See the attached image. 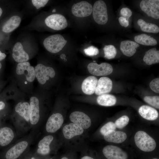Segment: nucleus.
Instances as JSON below:
<instances>
[{
  "mask_svg": "<svg viewBox=\"0 0 159 159\" xmlns=\"http://www.w3.org/2000/svg\"><path fill=\"white\" fill-rule=\"evenodd\" d=\"M134 140L137 147L145 152L153 151L156 147V143L154 140L143 131L137 132L135 135Z\"/></svg>",
  "mask_w": 159,
  "mask_h": 159,
  "instance_id": "nucleus-1",
  "label": "nucleus"
},
{
  "mask_svg": "<svg viewBox=\"0 0 159 159\" xmlns=\"http://www.w3.org/2000/svg\"><path fill=\"white\" fill-rule=\"evenodd\" d=\"M67 41L60 34L50 36L45 38L43 42L45 48L52 53H57L60 51Z\"/></svg>",
  "mask_w": 159,
  "mask_h": 159,
  "instance_id": "nucleus-2",
  "label": "nucleus"
},
{
  "mask_svg": "<svg viewBox=\"0 0 159 159\" xmlns=\"http://www.w3.org/2000/svg\"><path fill=\"white\" fill-rule=\"evenodd\" d=\"M93 16L95 21L101 25L105 24L108 16L107 7L104 1L100 0L96 1L92 8Z\"/></svg>",
  "mask_w": 159,
  "mask_h": 159,
  "instance_id": "nucleus-3",
  "label": "nucleus"
},
{
  "mask_svg": "<svg viewBox=\"0 0 159 159\" xmlns=\"http://www.w3.org/2000/svg\"><path fill=\"white\" fill-rule=\"evenodd\" d=\"M35 77L39 82L44 84L49 78L54 77L55 72L54 69L50 67L46 66L42 64H38L34 68Z\"/></svg>",
  "mask_w": 159,
  "mask_h": 159,
  "instance_id": "nucleus-4",
  "label": "nucleus"
},
{
  "mask_svg": "<svg viewBox=\"0 0 159 159\" xmlns=\"http://www.w3.org/2000/svg\"><path fill=\"white\" fill-rule=\"evenodd\" d=\"M140 6L141 10L148 16L156 19H159V0H143Z\"/></svg>",
  "mask_w": 159,
  "mask_h": 159,
  "instance_id": "nucleus-5",
  "label": "nucleus"
},
{
  "mask_svg": "<svg viewBox=\"0 0 159 159\" xmlns=\"http://www.w3.org/2000/svg\"><path fill=\"white\" fill-rule=\"evenodd\" d=\"M45 22L47 26L56 30L64 29L68 25L65 18L59 14H53L48 16L46 18Z\"/></svg>",
  "mask_w": 159,
  "mask_h": 159,
  "instance_id": "nucleus-6",
  "label": "nucleus"
},
{
  "mask_svg": "<svg viewBox=\"0 0 159 159\" xmlns=\"http://www.w3.org/2000/svg\"><path fill=\"white\" fill-rule=\"evenodd\" d=\"M30 143L29 141L27 139L18 141L8 150L6 154V159H17L27 149Z\"/></svg>",
  "mask_w": 159,
  "mask_h": 159,
  "instance_id": "nucleus-7",
  "label": "nucleus"
},
{
  "mask_svg": "<svg viewBox=\"0 0 159 159\" xmlns=\"http://www.w3.org/2000/svg\"><path fill=\"white\" fill-rule=\"evenodd\" d=\"M87 69L91 74L96 76L107 75L111 74L113 71L112 65L106 62L100 64L96 62L90 63L87 66Z\"/></svg>",
  "mask_w": 159,
  "mask_h": 159,
  "instance_id": "nucleus-8",
  "label": "nucleus"
},
{
  "mask_svg": "<svg viewBox=\"0 0 159 159\" xmlns=\"http://www.w3.org/2000/svg\"><path fill=\"white\" fill-rule=\"evenodd\" d=\"M103 153L107 159H127V154L120 148L114 145H108L102 150Z\"/></svg>",
  "mask_w": 159,
  "mask_h": 159,
  "instance_id": "nucleus-9",
  "label": "nucleus"
},
{
  "mask_svg": "<svg viewBox=\"0 0 159 159\" xmlns=\"http://www.w3.org/2000/svg\"><path fill=\"white\" fill-rule=\"evenodd\" d=\"M92 11V5L86 1H82L74 4L72 8V14L75 16L84 17L90 15Z\"/></svg>",
  "mask_w": 159,
  "mask_h": 159,
  "instance_id": "nucleus-10",
  "label": "nucleus"
},
{
  "mask_svg": "<svg viewBox=\"0 0 159 159\" xmlns=\"http://www.w3.org/2000/svg\"><path fill=\"white\" fill-rule=\"evenodd\" d=\"M16 72L19 75L24 74L26 80L29 82H33L36 78L34 68L28 62L18 63Z\"/></svg>",
  "mask_w": 159,
  "mask_h": 159,
  "instance_id": "nucleus-11",
  "label": "nucleus"
},
{
  "mask_svg": "<svg viewBox=\"0 0 159 159\" xmlns=\"http://www.w3.org/2000/svg\"><path fill=\"white\" fill-rule=\"evenodd\" d=\"M71 122L83 129H87L91 125V121L90 117L84 113L80 111H74L69 116Z\"/></svg>",
  "mask_w": 159,
  "mask_h": 159,
  "instance_id": "nucleus-12",
  "label": "nucleus"
},
{
  "mask_svg": "<svg viewBox=\"0 0 159 159\" xmlns=\"http://www.w3.org/2000/svg\"><path fill=\"white\" fill-rule=\"evenodd\" d=\"M64 122L62 115L60 113H54L48 118L46 125V131L49 133L55 132L62 126Z\"/></svg>",
  "mask_w": 159,
  "mask_h": 159,
  "instance_id": "nucleus-13",
  "label": "nucleus"
},
{
  "mask_svg": "<svg viewBox=\"0 0 159 159\" xmlns=\"http://www.w3.org/2000/svg\"><path fill=\"white\" fill-rule=\"evenodd\" d=\"M30 123L32 126L36 125L39 120L40 109L39 101L35 96L31 97L30 100Z\"/></svg>",
  "mask_w": 159,
  "mask_h": 159,
  "instance_id": "nucleus-14",
  "label": "nucleus"
},
{
  "mask_svg": "<svg viewBox=\"0 0 159 159\" xmlns=\"http://www.w3.org/2000/svg\"><path fill=\"white\" fill-rule=\"evenodd\" d=\"M12 57L16 62H27L29 59L28 54L24 50L21 43L18 42L14 45L12 49Z\"/></svg>",
  "mask_w": 159,
  "mask_h": 159,
  "instance_id": "nucleus-15",
  "label": "nucleus"
},
{
  "mask_svg": "<svg viewBox=\"0 0 159 159\" xmlns=\"http://www.w3.org/2000/svg\"><path fill=\"white\" fill-rule=\"evenodd\" d=\"M112 87V83L108 77H103L98 80L95 93L97 95H100L110 92Z\"/></svg>",
  "mask_w": 159,
  "mask_h": 159,
  "instance_id": "nucleus-16",
  "label": "nucleus"
},
{
  "mask_svg": "<svg viewBox=\"0 0 159 159\" xmlns=\"http://www.w3.org/2000/svg\"><path fill=\"white\" fill-rule=\"evenodd\" d=\"M127 135L123 132L110 130L104 135V139L109 142L119 143L124 142L127 138Z\"/></svg>",
  "mask_w": 159,
  "mask_h": 159,
  "instance_id": "nucleus-17",
  "label": "nucleus"
},
{
  "mask_svg": "<svg viewBox=\"0 0 159 159\" xmlns=\"http://www.w3.org/2000/svg\"><path fill=\"white\" fill-rule=\"evenodd\" d=\"M64 137L67 139H70L73 137L82 134L83 129L76 124L71 123L64 126L62 130Z\"/></svg>",
  "mask_w": 159,
  "mask_h": 159,
  "instance_id": "nucleus-18",
  "label": "nucleus"
},
{
  "mask_svg": "<svg viewBox=\"0 0 159 159\" xmlns=\"http://www.w3.org/2000/svg\"><path fill=\"white\" fill-rule=\"evenodd\" d=\"M97 79L94 76H90L85 78L82 85V89L86 94L91 95L95 92L97 82Z\"/></svg>",
  "mask_w": 159,
  "mask_h": 159,
  "instance_id": "nucleus-19",
  "label": "nucleus"
},
{
  "mask_svg": "<svg viewBox=\"0 0 159 159\" xmlns=\"http://www.w3.org/2000/svg\"><path fill=\"white\" fill-rule=\"evenodd\" d=\"M14 130L11 128L5 127L0 129V145L4 146L9 144L15 137Z\"/></svg>",
  "mask_w": 159,
  "mask_h": 159,
  "instance_id": "nucleus-20",
  "label": "nucleus"
},
{
  "mask_svg": "<svg viewBox=\"0 0 159 159\" xmlns=\"http://www.w3.org/2000/svg\"><path fill=\"white\" fill-rule=\"evenodd\" d=\"M139 46V44L136 42L127 40L121 42L120 49L123 54L130 57L135 53L136 49Z\"/></svg>",
  "mask_w": 159,
  "mask_h": 159,
  "instance_id": "nucleus-21",
  "label": "nucleus"
},
{
  "mask_svg": "<svg viewBox=\"0 0 159 159\" xmlns=\"http://www.w3.org/2000/svg\"><path fill=\"white\" fill-rule=\"evenodd\" d=\"M15 111L26 122L30 123V106L27 102H20L15 107Z\"/></svg>",
  "mask_w": 159,
  "mask_h": 159,
  "instance_id": "nucleus-22",
  "label": "nucleus"
},
{
  "mask_svg": "<svg viewBox=\"0 0 159 159\" xmlns=\"http://www.w3.org/2000/svg\"><path fill=\"white\" fill-rule=\"evenodd\" d=\"M52 135H49L44 137L39 142L37 150V153L42 155L49 154L50 151V145L53 140Z\"/></svg>",
  "mask_w": 159,
  "mask_h": 159,
  "instance_id": "nucleus-23",
  "label": "nucleus"
},
{
  "mask_svg": "<svg viewBox=\"0 0 159 159\" xmlns=\"http://www.w3.org/2000/svg\"><path fill=\"white\" fill-rule=\"evenodd\" d=\"M138 112L143 118L148 120H155L158 116L157 111L155 108L148 105L141 106L139 109Z\"/></svg>",
  "mask_w": 159,
  "mask_h": 159,
  "instance_id": "nucleus-24",
  "label": "nucleus"
},
{
  "mask_svg": "<svg viewBox=\"0 0 159 159\" xmlns=\"http://www.w3.org/2000/svg\"><path fill=\"white\" fill-rule=\"evenodd\" d=\"M21 20V18L19 16H12L4 25L2 28V31L6 33L12 32L19 26Z\"/></svg>",
  "mask_w": 159,
  "mask_h": 159,
  "instance_id": "nucleus-25",
  "label": "nucleus"
},
{
  "mask_svg": "<svg viewBox=\"0 0 159 159\" xmlns=\"http://www.w3.org/2000/svg\"><path fill=\"white\" fill-rule=\"evenodd\" d=\"M143 61L148 65L159 62V51L156 48L150 49L145 52Z\"/></svg>",
  "mask_w": 159,
  "mask_h": 159,
  "instance_id": "nucleus-26",
  "label": "nucleus"
},
{
  "mask_svg": "<svg viewBox=\"0 0 159 159\" xmlns=\"http://www.w3.org/2000/svg\"><path fill=\"white\" fill-rule=\"evenodd\" d=\"M97 101L100 105L105 106H110L114 105L116 102V99L113 95L105 94L99 95Z\"/></svg>",
  "mask_w": 159,
  "mask_h": 159,
  "instance_id": "nucleus-27",
  "label": "nucleus"
},
{
  "mask_svg": "<svg viewBox=\"0 0 159 159\" xmlns=\"http://www.w3.org/2000/svg\"><path fill=\"white\" fill-rule=\"evenodd\" d=\"M134 39L136 42L144 45L154 46L157 44L155 39L145 34L136 36Z\"/></svg>",
  "mask_w": 159,
  "mask_h": 159,
  "instance_id": "nucleus-28",
  "label": "nucleus"
},
{
  "mask_svg": "<svg viewBox=\"0 0 159 159\" xmlns=\"http://www.w3.org/2000/svg\"><path fill=\"white\" fill-rule=\"evenodd\" d=\"M137 23L141 29L144 32L154 33L159 32V28L155 24L147 23L141 19H139Z\"/></svg>",
  "mask_w": 159,
  "mask_h": 159,
  "instance_id": "nucleus-29",
  "label": "nucleus"
},
{
  "mask_svg": "<svg viewBox=\"0 0 159 159\" xmlns=\"http://www.w3.org/2000/svg\"><path fill=\"white\" fill-rule=\"evenodd\" d=\"M104 57L108 59H111L115 57L117 51L115 47L111 45H105L103 48Z\"/></svg>",
  "mask_w": 159,
  "mask_h": 159,
  "instance_id": "nucleus-30",
  "label": "nucleus"
},
{
  "mask_svg": "<svg viewBox=\"0 0 159 159\" xmlns=\"http://www.w3.org/2000/svg\"><path fill=\"white\" fill-rule=\"evenodd\" d=\"M144 101L155 108H159V97L158 96H146L144 98Z\"/></svg>",
  "mask_w": 159,
  "mask_h": 159,
  "instance_id": "nucleus-31",
  "label": "nucleus"
},
{
  "mask_svg": "<svg viewBox=\"0 0 159 159\" xmlns=\"http://www.w3.org/2000/svg\"><path fill=\"white\" fill-rule=\"evenodd\" d=\"M129 121V119L127 116L123 115L118 119L115 123L116 127L122 129L128 124Z\"/></svg>",
  "mask_w": 159,
  "mask_h": 159,
  "instance_id": "nucleus-32",
  "label": "nucleus"
},
{
  "mask_svg": "<svg viewBox=\"0 0 159 159\" xmlns=\"http://www.w3.org/2000/svg\"><path fill=\"white\" fill-rule=\"evenodd\" d=\"M116 126L114 123L109 122L104 125L100 129V132L104 135L108 131L111 130H115Z\"/></svg>",
  "mask_w": 159,
  "mask_h": 159,
  "instance_id": "nucleus-33",
  "label": "nucleus"
},
{
  "mask_svg": "<svg viewBox=\"0 0 159 159\" xmlns=\"http://www.w3.org/2000/svg\"><path fill=\"white\" fill-rule=\"evenodd\" d=\"M85 54L90 56L96 55L99 53L98 49L93 46H90L84 50Z\"/></svg>",
  "mask_w": 159,
  "mask_h": 159,
  "instance_id": "nucleus-34",
  "label": "nucleus"
},
{
  "mask_svg": "<svg viewBox=\"0 0 159 159\" xmlns=\"http://www.w3.org/2000/svg\"><path fill=\"white\" fill-rule=\"evenodd\" d=\"M149 86L150 89L154 92L159 93V78L154 79L150 82Z\"/></svg>",
  "mask_w": 159,
  "mask_h": 159,
  "instance_id": "nucleus-35",
  "label": "nucleus"
},
{
  "mask_svg": "<svg viewBox=\"0 0 159 159\" xmlns=\"http://www.w3.org/2000/svg\"><path fill=\"white\" fill-rule=\"evenodd\" d=\"M48 1L49 0H32V4L37 9L44 7Z\"/></svg>",
  "mask_w": 159,
  "mask_h": 159,
  "instance_id": "nucleus-36",
  "label": "nucleus"
},
{
  "mask_svg": "<svg viewBox=\"0 0 159 159\" xmlns=\"http://www.w3.org/2000/svg\"><path fill=\"white\" fill-rule=\"evenodd\" d=\"M120 13L122 16L125 18L127 20L132 15V12L128 8H123L120 11Z\"/></svg>",
  "mask_w": 159,
  "mask_h": 159,
  "instance_id": "nucleus-37",
  "label": "nucleus"
},
{
  "mask_svg": "<svg viewBox=\"0 0 159 159\" xmlns=\"http://www.w3.org/2000/svg\"><path fill=\"white\" fill-rule=\"evenodd\" d=\"M118 21L120 24L122 26L126 27L129 24L128 20L122 16L119 18Z\"/></svg>",
  "mask_w": 159,
  "mask_h": 159,
  "instance_id": "nucleus-38",
  "label": "nucleus"
},
{
  "mask_svg": "<svg viewBox=\"0 0 159 159\" xmlns=\"http://www.w3.org/2000/svg\"><path fill=\"white\" fill-rule=\"evenodd\" d=\"M6 57V54L2 53L0 50V61L4 59Z\"/></svg>",
  "mask_w": 159,
  "mask_h": 159,
  "instance_id": "nucleus-39",
  "label": "nucleus"
},
{
  "mask_svg": "<svg viewBox=\"0 0 159 159\" xmlns=\"http://www.w3.org/2000/svg\"><path fill=\"white\" fill-rule=\"evenodd\" d=\"M5 106V103L3 101H0V111L3 109Z\"/></svg>",
  "mask_w": 159,
  "mask_h": 159,
  "instance_id": "nucleus-40",
  "label": "nucleus"
},
{
  "mask_svg": "<svg viewBox=\"0 0 159 159\" xmlns=\"http://www.w3.org/2000/svg\"><path fill=\"white\" fill-rule=\"evenodd\" d=\"M81 159H94L92 157L90 156L86 155L82 157Z\"/></svg>",
  "mask_w": 159,
  "mask_h": 159,
  "instance_id": "nucleus-41",
  "label": "nucleus"
},
{
  "mask_svg": "<svg viewBox=\"0 0 159 159\" xmlns=\"http://www.w3.org/2000/svg\"><path fill=\"white\" fill-rule=\"evenodd\" d=\"M3 11L2 9L0 7V17L1 16L2 13Z\"/></svg>",
  "mask_w": 159,
  "mask_h": 159,
  "instance_id": "nucleus-42",
  "label": "nucleus"
},
{
  "mask_svg": "<svg viewBox=\"0 0 159 159\" xmlns=\"http://www.w3.org/2000/svg\"><path fill=\"white\" fill-rule=\"evenodd\" d=\"M61 159H69L67 158L66 157H63Z\"/></svg>",
  "mask_w": 159,
  "mask_h": 159,
  "instance_id": "nucleus-43",
  "label": "nucleus"
},
{
  "mask_svg": "<svg viewBox=\"0 0 159 159\" xmlns=\"http://www.w3.org/2000/svg\"><path fill=\"white\" fill-rule=\"evenodd\" d=\"M2 67V65L1 63L0 62V69H1Z\"/></svg>",
  "mask_w": 159,
  "mask_h": 159,
  "instance_id": "nucleus-44",
  "label": "nucleus"
},
{
  "mask_svg": "<svg viewBox=\"0 0 159 159\" xmlns=\"http://www.w3.org/2000/svg\"><path fill=\"white\" fill-rule=\"evenodd\" d=\"M55 11H56V10H55V9H53V10L52 11V12H55Z\"/></svg>",
  "mask_w": 159,
  "mask_h": 159,
  "instance_id": "nucleus-45",
  "label": "nucleus"
},
{
  "mask_svg": "<svg viewBox=\"0 0 159 159\" xmlns=\"http://www.w3.org/2000/svg\"><path fill=\"white\" fill-rule=\"evenodd\" d=\"M31 159H36L34 157H32L31 158Z\"/></svg>",
  "mask_w": 159,
  "mask_h": 159,
  "instance_id": "nucleus-46",
  "label": "nucleus"
},
{
  "mask_svg": "<svg viewBox=\"0 0 159 159\" xmlns=\"http://www.w3.org/2000/svg\"><path fill=\"white\" fill-rule=\"evenodd\" d=\"M153 159H158V158H153Z\"/></svg>",
  "mask_w": 159,
  "mask_h": 159,
  "instance_id": "nucleus-47",
  "label": "nucleus"
},
{
  "mask_svg": "<svg viewBox=\"0 0 159 159\" xmlns=\"http://www.w3.org/2000/svg\"><path fill=\"white\" fill-rule=\"evenodd\" d=\"M50 159H52V158H50Z\"/></svg>",
  "mask_w": 159,
  "mask_h": 159,
  "instance_id": "nucleus-48",
  "label": "nucleus"
},
{
  "mask_svg": "<svg viewBox=\"0 0 159 159\" xmlns=\"http://www.w3.org/2000/svg\"></svg>",
  "mask_w": 159,
  "mask_h": 159,
  "instance_id": "nucleus-49",
  "label": "nucleus"
}]
</instances>
